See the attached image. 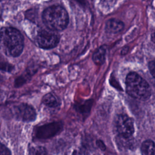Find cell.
Returning a JSON list of instances; mask_svg holds the SVG:
<instances>
[{
  "instance_id": "1",
  "label": "cell",
  "mask_w": 155,
  "mask_h": 155,
  "mask_svg": "<svg viewBox=\"0 0 155 155\" xmlns=\"http://www.w3.org/2000/svg\"><path fill=\"white\" fill-rule=\"evenodd\" d=\"M0 46L8 56L16 57L21 54L24 48V39L17 29L6 27L0 30Z\"/></svg>"
},
{
  "instance_id": "2",
  "label": "cell",
  "mask_w": 155,
  "mask_h": 155,
  "mask_svg": "<svg viewBox=\"0 0 155 155\" xmlns=\"http://www.w3.org/2000/svg\"><path fill=\"white\" fill-rule=\"evenodd\" d=\"M42 20L46 27L51 31H62L68 23V15L62 7L53 5L47 8L42 13Z\"/></svg>"
},
{
  "instance_id": "3",
  "label": "cell",
  "mask_w": 155,
  "mask_h": 155,
  "mask_svg": "<svg viewBox=\"0 0 155 155\" xmlns=\"http://www.w3.org/2000/svg\"><path fill=\"white\" fill-rule=\"evenodd\" d=\"M125 84L127 94L134 99L145 101L151 95V88L149 84L136 73L131 72L128 74Z\"/></svg>"
},
{
  "instance_id": "4",
  "label": "cell",
  "mask_w": 155,
  "mask_h": 155,
  "mask_svg": "<svg viewBox=\"0 0 155 155\" xmlns=\"http://www.w3.org/2000/svg\"><path fill=\"white\" fill-rule=\"evenodd\" d=\"M114 128L117 136L131 137L134 132V123L131 118L126 114H119L114 120Z\"/></svg>"
},
{
  "instance_id": "5",
  "label": "cell",
  "mask_w": 155,
  "mask_h": 155,
  "mask_svg": "<svg viewBox=\"0 0 155 155\" xmlns=\"http://www.w3.org/2000/svg\"><path fill=\"white\" fill-rule=\"evenodd\" d=\"M36 40L38 45L41 48L50 49L55 47L58 44L59 38L56 33L44 30L38 32Z\"/></svg>"
},
{
  "instance_id": "6",
  "label": "cell",
  "mask_w": 155,
  "mask_h": 155,
  "mask_svg": "<svg viewBox=\"0 0 155 155\" xmlns=\"http://www.w3.org/2000/svg\"><path fill=\"white\" fill-rule=\"evenodd\" d=\"M62 129V125L59 122H51L40 126L35 131V136L39 139L51 138L59 133Z\"/></svg>"
},
{
  "instance_id": "7",
  "label": "cell",
  "mask_w": 155,
  "mask_h": 155,
  "mask_svg": "<svg viewBox=\"0 0 155 155\" xmlns=\"http://www.w3.org/2000/svg\"><path fill=\"white\" fill-rule=\"evenodd\" d=\"M13 111L18 119L24 122H31L36 116L35 110L27 104H20L15 106Z\"/></svg>"
},
{
  "instance_id": "8",
  "label": "cell",
  "mask_w": 155,
  "mask_h": 155,
  "mask_svg": "<svg viewBox=\"0 0 155 155\" xmlns=\"http://www.w3.org/2000/svg\"><path fill=\"white\" fill-rule=\"evenodd\" d=\"M124 27V24L121 21L116 19H110L105 24V29L107 33L116 34L120 32Z\"/></svg>"
},
{
  "instance_id": "9",
  "label": "cell",
  "mask_w": 155,
  "mask_h": 155,
  "mask_svg": "<svg viewBox=\"0 0 155 155\" xmlns=\"http://www.w3.org/2000/svg\"><path fill=\"white\" fill-rule=\"evenodd\" d=\"M42 102L46 106L52 108L58 107L60 104L58 97L51 93L44 95L42 97Z\"/></svg>"
},
{
  "instance_id": "10",
  "label": "cell",
  "mask_w": 155,
  "mask_h": 155,
  "mask_svg": "<svg viewBox=\"0 0 155 155\" xmlns=\"http://www.w3.org/2000/svg\"><path fill=\"white\" fill-rule=\"evenodd\" d=\"M107 48L105 45L101 46L93 54L92 58L93 62L97 65L102 64L105 60Z\"/></svg>"
},
{
  "instance_id": "11",
  "label": "cell",
  "mask_w": 155,
  "mask_h": 155,
  "mask_svg": "<svg viewBox=\"0 0 155 155\" xmlns=\"http://www.w3.org/2000/svg\"><path fill=\"white\" fill-rule=\"evenodd\" d=\"M141 152L143 155H154V143L151 140L143 142L141 145Z\"/></svg>"
},
{
  "instance_id": "12",
  "label": "cell",
  "mask_w": 155,
  "mask_h": 155,
  "mask_svg": "<svg viewBox=\"0 0 155 155\" xmlns=\"http://www.w3.org/2000/svg\"><path fill=\"white\" fill-rule=\"evenodd\" d=\"M29 155H47V151L44 147L34 146L30 148Z\"/></svg>"
},
{
  "instance_id": "13",
  "label": "cell",
  "mask_w": 155,
  "mask_h": 155,
  "mask_svg": "<svg viewBox=\"0 0 155 155\" xmlns=\"http://www.w3.org/2000/svg\"><path fill=\"white\" fill-rule=\"evenodd\" d=\"M13 69V66L6 62L4 61H0V70L4 71H7V72H10L12 71Z\"/></svg>"
},
{
  "instance_id": "14",
  "label": "cell",
  "mask_w": 155,
  "mask_h": 155,
  "mask_svg": "<svg viewBox=\"0 0 155 155\" xmlns=\"http://www.w3.org/2000/svg\"><path fill=\"white\" fill-rule=\"evenodd\" d=\"M0 155H11L8 149L0 143Z\"/></svg>"
},
{
  "instance_id": "15",
  "label": "cell",
  "mask_w": 155,
  "mask_h": 155,
  "mask_svg": "<svg viewBox=\"0 0 155 155\" xmlns=\"http://www.w3.org/2000/svg\"><path fill=\"white\" fill-rule=\"evenodd\" d=\"M71 155H87V151L82 148L74 150Z\"/></svg>"
},
{
  "instance_id": "16",
  "label": "cell",
  "mask_w": 155,
  "mask_h": 155,
  "mask_svg": "<svg viewBox=\"0 0 155 155\" xmlns=\"http://www.w3.org/2000/svg\"><path fill=\"white\" fill-rule=\"evenodd\" d=\"M148 68L149 70L151 73V74L154 78V73H155V64L154 61H151L148 64Z\"/></svg>"
},
{
  "instance_id": "17",
  "label": "cell",
  "mask_w": 155,
  "mask_h": 155,
  "mask_svg": "<svg viewBox=\"0 0 155 155\" xmlns=\"http://www.w3.org/2000/svg\"><path fill=\"white\" fill-rule=\"evenodd\" d=\"M96 144L97 145V147L102 150H105V145H104V143H103L102 141L99 140L96 142Z\"/></svg>"
},
{
  "instance_id": "18",
  "label": "cell",
  "mask_w": 155,
  "mask_h": 155,
  "mask_svg": "<svg viewBox=\"0 0 155 155\" xmlns=\"http://www.w3.org/2000/svg\"><path fill=\"white\" fill-rule=\"evenodd\" d=\"M127 48H122V51H121V53H122V54H126V53H127V51H128V48H127V49L126 50Z\"/></svg>"
}]
</instances>
